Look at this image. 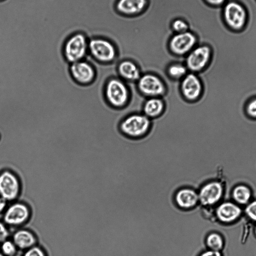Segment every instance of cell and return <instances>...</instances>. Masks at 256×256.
<instances>
[{
	"label": "cell",
	"instance_id": "1",
	"mask_svg": "<svg viewBox=\"0 0 256 256\" xmlns=\"http://www.w3.org/2000/svg\"><path fill=\"white\" fill-rule=\"evenodd\" d=\"M102 94L105 104L114 110H123L131 101L132 92L128 84L118 76L106 78Z\"/></svg>",
	"mask_w": 256,
	"mask_h": 256
},
{
	"label": "cell",
	"instance_id": "2",
	"mask_svg": "<svg viewBox=\"0 0 256 256\" xmlns=\"http://www.w3.org/2000/svg\"><path fill=\"white\" fill-rule=\"evenodd\" d=\"M152 126V120L142 112H132L124 116L118 124V130L124 137L138 140L146 136Z\"/></svg>",
	"mask_w": 256,
	"mask_h": 256
},
{
	"label": "cell",
	"instance_id": "3",
	"mask_svg": "<svg viewBox=\"0 0 256 256\" xmlns=\"http://www.w3.org/2000/svg\"><path fill=\"white\" fill-rule=\"evenodd\" d=\"M88 56L96 62L104 66L113 64L118 59L114 44L104 38H94L88 41Z\"/></svg>",
	"mask_w": 256,
	"mask_h": 256
},
{
	"label": "cell",
	"instance_id": "4",
	"mask_svg": "<svg viewBox=\"0 0 256 256\" xmlns=\"http://www.w3.org/2000/svg\"><path fill=\"white\" fill-rule=\"evenodd\" d=\"M135 84L138 93L145 98H164L168 92L165 80L160 76L153 72L142 73Z\"/></svg>",
	"mask_w": 256,
	"mask_h": 256
},
{
	"label": "cell",
	"instance_id": "5",
	"mask_svg": "<svg viewBox=\"0 0 256 256\" xmlns=\"http://www.w3.org/2000/svg\"><path fill=\"white\" fill-rule=\"evenodd\" d=\"M222 14L226 25L233 31L242 30L248 22L246 7L236 0H228L222 7Z\"/></svg>",
	"mask_w": 256,
	"mask_h": 256
},
{
	"label": "cell",
	"instance_id": "6",
	"mask_svg": "<svg viewBox=\"0 0 256 256\" xmlns=\"http://www.w3.org/2000/svg\"><path fill=\"white\" fill-rule=\"evenodd\" d=\"M88 41L82 32L70 36L65 41L62 52L66 60L70 64L84 60L88 54Z\"/></svg>",
	"mask_w": 256,
	"mask_h": 256
},
{
	"label": "cell",
	"instance_id": "7",
	"mask_svg": "<svg viewBox=\"0 0 256 256\" xmlns=\"http://www.w3.org/2000/svg\"><path fill=\"white\" fill-rule=\"evenodd\" d=\"M212 56V49L206 44H198L184 58L189 72L200 74L210 66Z\"/></svg>",
	"mask_w": 256,
	"mask_h": 256
},
{
	"label": "cell",
	"instance_id": "8",
	"mask_svg": "<svg viewBox=\"0 0 256 256\" xmlns=\"http://www.w3.org/2000/svg\"><path fill=\"white\" fill-rule=\"evenodd\" d=\"M178 90L181 98L184 102L194 104L202 98L204 85L198 74L188 72L179 82Z\"/></svg>",
	"mask_w": 256,
	"mask_h": 256
},
{
	"label": "cell",
	"instance_id": "9",
	"mask_svg": "<svg viewBox=\"0 0 256 256\" xmlns=\"http://www.w3.org/2000/svg\"><path fill=\"white\" fill-rule=\"evenodd\" d=\"M198 44L196 35L190 30L174 34L168 43V48L174 58L182 59Z\"/></svg>",
	"mask_w": 256,
	"mask_h": 256
},
{
	"label": "cell",
	"instance_id": "10",
	"mask_svg": "<svg viewBox=\"0 0 256 256\" xmlns=\"http://www.w3.org/2000/svg\"><path fill=\"white\" fill-rule=\"evenodd\" d=\"M32 210L25 202L14 201L7 206L3 214V222L8 226L20 228L30 220Z\"/></svg>",
	"mask_w": 256,
	"mask_h": 256
},
{
	"label": "cell",
	"instance_id": "11",
	"mask_svg": "<svg viewBox=\"0 0 256 256\" xmlns=\"http://www.w3.org/2000/svg\"><path fill=\"white\" fill-rule=\"evenodd\" d=\"M22 192L20 178L14 172L5 170L0 172V196L7 202L16 201Z\"/></svg>",
	"mask_w": 256,
	"mask_h": 256
},
{
	"label": "cell",
	"instance_id": "12",
	"mask_svg": "<svg viewBox=\"0 0 256 256\" xmlns=\"http://www.w3.org/2000/svg\"><path fill=\"white\" fill-rule=\"evenodd\" d=\"M69 71L73 80L81 86L91 84L97 76L95 66L86 59L70 64Z\"/></svg>",
	"mask_w": 256,
	"mask_h": 256
},
{
	"label": "cell",
	"instance_id": "13",
	"mask_svg": "<svg viewBox=\"0 0 256 256\" xmlns=\"http://www.w3.org/2000/svg\"><path fill=\"white\" fill-rule=\"evenodd\" d=\"M173 203L178 209L190 211L199 203L198 192L190 186H184L176 189L173 194Z\"/></svg>",
	"mask_w": 256,
	"mask_h": 256
},
{
	"label": "cell",
	"instance_id": "14",
	"mask_svg": "<svg viewBox=\"0 0 256 256\" xmlns=\"http://www.w3.org/2000/svg\"><path fill=\"white\" fill-rule=\"evenodd\" d=\"M116 72L118 76L128 84H135L142 74L138 64L129 58L118 60Z\"/></svg>",
	"mask_w": 256,
	"mask_h": 256
},
{
	"label": "cell",
	"instance_id": "15",
	"mask_svg": "<svg viewBox=\"0 0 256 256\" xmlns=\"http://www.w3.org/2000/svg\"><path fill=\"white\" fill-rule=\"evenodd\" d=\"M222 185L218 182H211L203 185L198 192L199 203L204 206H212L218 202L223 194Z\"/></svg>",
	"mask_w": 256,
	"mask_h": 256
},
{
	"label": "cell",
	"instance_id": "16",
	"mask_svg": "<svg viewBox=\"0 0 256 256\" xmlns=\"http://www.w3.org/2000/svg\"><path fill=\"white\" fill-rule=\"evenodd\" d=\"M148 6V0H117L115 10L120 14L133 16L142 13Z\"/></svg>",
	"mask_w": 256,
	"mask_h": 256
},
{
	"label": "cell",
	"instance_id": "17",
	"mask_svg": "<svg viewBox=\"0 0 256 256\" xmlns=\"http://www.w3.org/2000/svg\"><path fill=\"white\" fill-rule=\"evenodd\" d=\"M12 240L18 250L24 251L38 244V237L31 230L26 228H18L12 236Z\"/></svg>",
	"mask_w": 256,
	"mask_h": 256
},
{
	"label": "cell",
	"instance_id": "18",
	"mask_svg": "<svg viewBox=\"0 0 256 256\" xmlns=\"http://www.w3.org/2000/svg\"><path fill=\"white\" fill-rule=\"evenodd\" d=\"M166 103L163 98H145L142 107V112L151 120L160 117L166 110Z\"/></svg>",
	"mask_w": 256,
	"mask_h": 256
},
{
	"label": "cell",
	"instance_id": "19",
	"mask_svg": "<svg viewBox=\"0 0 256 256\" xmlns=\"http://www.w3.org/2000/svg\"><path fill=\"white\" fill-rule=\"evenodd\" d=\"M240 208L231 202H224L216 208V215L218 219L224 222H231L236 220L241 214Z\"/></svg>",
	"mask_w": 256,
	"mask_h": 256
},
{
	"label": "cell",
	"instance_id": "20",
	"mask_svg": "<svg viewBox=\"0 0 256 256\" xmlns=\"http://www.w3.org/2000/svg\"><path fill=\"white\" fill-rule=\"evenodd\" d=\"M188 72L184 60H172L165 68L166 76L173 81L180 82Z\"/></svg>",
	"mask_w": 256,
	"mask_h": 256
},
{
	"label": "cell",
	"instance_id": "21",
	"mask_svg": "<svg viewBox=\"0 0 256 256\" xmlns=\"http://www.w3.org/2000/svg\"><path fill=\"white\" fill-rule=\"evenodd\" d=\"M250 189L245 185L236 186L232 190V196L234 200L241 204H247L251 197Z\"/></svg>",
	"mask_w": 256,
	"mask_h": 256
},
{
	"label": "cell",
	"instance_id": "22",
	"mask_svg": "<svg viewBox=\"0 0 256 256\" xmlns=\"http://www.w3.org/2000/svg\"><path fill=\"white\" fill-rule=\"evenodd\" d=\"M206 243L209 250L219 251L224 246V240L222 236L216 232H212L208 235Z\"/></svg>",
	"mask_w": 256,
	"mask_h": 256
},
{
	"label": "cell",
	"instance_id": "23",
	"mask_svg": "<svg viewBox=\"0 0 256 256\" xmlns=\"http://www.w3.org/2000/svg\"><path fill=\"white\" fill-rule=\"evenodd\" d=\"M18 250L12 239L9 238L0 244V251L5 256H16Z\"/></svg>",
	"mask_w": 256,
	"mask_h": 256
},
{
	"label": "cell",
	"instance_id": "24",
	"mask_svg": "<svg viewBox=\"0 0 256 256\" xmlns=\"http://www.w3.org/2000/svg\"><path fill=\"white\" fill-rule=\"evenodd\" d=\"M170 27L174 34L186 32L190 30L188 23L182 18L174 19L171 22Z\"/></svg>",
	"mask_w": 256,
	"mask_h": 256
},
{
	"label": "cell",
	"instance_id": "25",
	"mask_svg": "<svg viewBox=\"0 0 256 256\" xmlns=\"http://www.w3.org/2000/svg\"><path fill=\"white\" fill-rule=\"evenodd\" d=\"M244 110L248 118L256 120V96L250 98L246 102Z\"/></svg>",
	"mask_w": 256,
	"mask_h": 256
},
{
	"label": "cell",
	"instance_id": "26",
	"mask_svg": "<svg viewBox=\"0 0 256 256\" xmlns=\"http://www.w3.org/2000/svg\"><path fill=\"white\" fill-rule=\"evenodd\" d=\"M22 256H48V254L42 246L36 244L23 251Z\"/></svg>",
	"mask_w": 256,
	"mask_h": 256
},
{
	"label": "cell",
	"instance_id": "27",
	"mask_svg": "<svg viewBox=\"0 0 256 256\" xmlns=\"http://www.w3.org/2000/svg\"><path fill=\"white\" fill-rule=\"evenodd\" d=\"M245 212L250 218L256 222V200L250 203L246 206Z\"/></svg>",
	"mask_w": 256,
	"mask_h": 256
},
{
	"label": "cell",
	"instance_id": "28",
	"mask_svg": "<svg viewBox=\"0 0 256 256\" xmlns=\"http://www.w3.org/2000/svg\"><path fill=\"white\" fill-rule=\"evenodd\" d=\"M10 234L8 226L0 221V244L9 238Z\"/></svg>",
	"mask_w": 256,
	"mask_h": 256
},
{
	"label": "cell",
	"instance_id": "29",
	"mask_svg": "<svg viewBox=\"0 0 256 256\" xmlns=\"http://www.w3.org/2000/svg\"><path fill=\"white\" fill-rule=\"evenodd\" d=\"M209 6L214 7H222L228 0H204Z\"/></svg>",
	"mask_w": 256,
	"mask_h": 256
},
{
	"label": "cell",
	"instance_id": "30",
	"mask_svg": "<svg viewBox=\"0 0 256 256\" xmlns=\"http://www.w3.org/2000/svg\"><path fill=\"white\" fill-rule=\"evenodd\" d=\"M198 256H222V255L219 251L208 250L204 251L200 254Z\"/></svg>",
	"mask_w": 256,
	"mask_h": 256
},
{
	"label": "cell",
	"instance_id": "31",
	"mask_svg": "<svg viewBox=\"0 0 256 256\" xmlns=\"http://www.w3.org/2000/svg\"><path fill=\"white\" fill-rule=\"evenodd\" d=\"M8 202L5 200L0 196V214L4 212L8 206Z\"/></svg>",
	"mask_w": 256,
	"mask_h": 256
},
{
	"label": "cell",
	"instance_id": "32",
	"mask_svg": "<svg viewBox=\"0 0 256 256\" xmlns=\"http://www.w3.org/2000/svg\"><path fill=\"white\" fill-rule=\"evenodd\" d=\"M0 256H4V255L2 253V252L0 251Z\"/></svg>",
	"mask_w": 256,
	"mask_h": 256
},
{
	"label": "cell",
	"instance_id": "33",
	"mask_svg": "<svg viewBox=\"0 0 256 256\" xmlns=\"http://www.w3.org/2000/svg\"><path fill=\"white\" fill-rule=\"evenodd\" d=\"M254 232H255V234H256V228H255Z\"/></svg>",
	"mask_w": 256,
	"mask_h": 256
},
{
	"label": "cell",
	"instance_id": "34",
	"mask_svg": "<svg viewBox=\"0 0 256 256\" xmlns=\"http://www.w3.org/2000/svg\"><path fill=\"white\" fill-rule=\"evenodd\" d=\"M4 0H0V2H2Z\"/></svg>",
	"mask_w": 256,
	"mask_h": 256
}]
</instances>
